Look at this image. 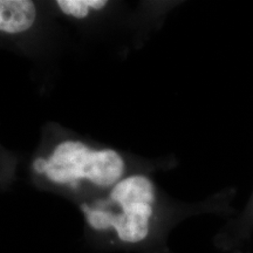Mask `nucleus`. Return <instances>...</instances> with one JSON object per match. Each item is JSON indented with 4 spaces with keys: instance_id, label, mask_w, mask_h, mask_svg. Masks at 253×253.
<instances>
[{
    "instance_id": "nucleus-1",
    "label": "nucleus",
    "mask_w": 253,
    "mask_h": 253,
    "mask_svg": "<svg viewBox=\"0 0 253 253\" xmlns=\"http://www.w3.org/2000/svg\"><path fill=\"white\" fill-rule=\"evenodd\" d=\"M136 170L106 194L82 201L80 211L87 226L110 235L120 244L137 248L157 243L176 220L197 212L232 217L236 188H227L197 204L177 203L164 194L149 171Z\"/></svg>"
},
{
    "instance_id": "nucleus-2",
    "label": "nucleus",
    "mask_w": 253,
    "mask_h": 253,
    "mask_svg": "<svg viewBox=\"0 0 253 253\" xmlns=\"http://www.w3.org/2000/svg\"><path fill=\"white\" fill-rule=\"evenodd\" d=\"M153 164H136L115 148L65 129L50 128L30 162L36 184L81 201L106 194L123 177Z\"/></svg>"
},
{
    "instance_id": "nucleus-3",
    "label": "nucleus",
    "mask_w": 253,
    "mask_h": 253,
    "mask_svg": "<svg viewBox=\"0 0 253 253\" xmlns=\"http://www.w3.org/2000/svg\"><path fill=\"white\" fill-rule=\"evenodd\" d=\"M42 14L32 0H0V40L13 41L33 33Z\"/></svg>"
},
{
    "instance_id": "nucleus-4",
    "label": "nucleus",
    "mask_w": 253,
    "mask_h": 253,
    "mask_svg": "<svg viewBox=\"0 0 253 253\" xmlns=\"http://www.w3.org/2000/svg\"><path fill=\"white\" fill-rule=\"evenodd\" d=\"M253 235V190L239 212L227 220L214 238V244L224 252L246 248Z\"/></svg>"
},
{
    "instance_id": "nucleus-5",
    "label": "nucleus",
    "mask_w": 253,
    "mask_h": 253,
    "mask_svg": "<svg viewBox=\"0 0 253 253\" xmlns=\"http://www.w3.org/2000/svg\"><path fill=\"white\" fill-rule=\"evenodd\" d=\"M112 6L108 0H56L50 2V7L56 14L68 20L88 21L107 12Z\"/></svg>"
},
{
    "instance_id": "nucleus-6",
    "label": "nucleus",
    "mask_w": 253,
    "mask_h": 253,
    "mask_svg": "<svg viewBox=\"0 0 253 253\" xmlns=\"http://www.w3.org/2000/svg\"><path fill=\"white\" fill-rule=\"evenodd\" d=\"M17 161L7 149L0 144V188L11 184L14 178Z\"/></svg>"
},
{
    "instance_id": "nucleus-7",
    "label": "nucleus",
    "mask_w": 253,
    "mask_h": 253,
    "mask_svg": "<svg viewBox=\"0 0 253 253\" xmlns=\"http://www.w3.org/2000/svg\"><path fill=\"white\" fill-rule=\"evenodd\" d=\"M229 253H251V252H250V250L248 248H240V249L233 250V251H231Z\"/></svg>"
}]
</instances>
